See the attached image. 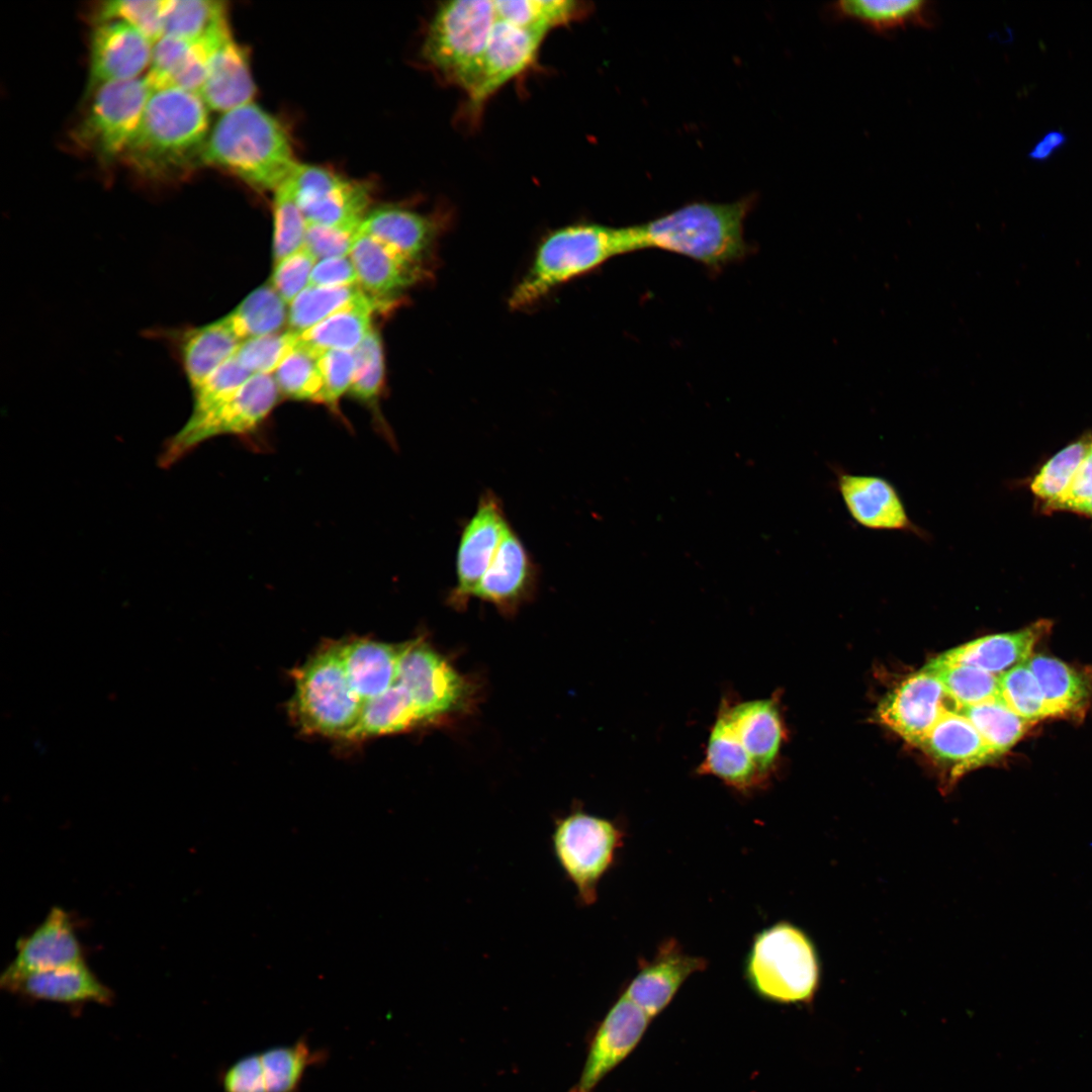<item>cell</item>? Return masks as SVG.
Wrapping results in <instances>:
<instances>
[{"instance_id": "obj_1", "label": "cell", "mask_w": 1092, "mask_h": 1092, "mask_svg": "<svg viewBox=\"0 0 1092 1092\" xmlns=\"http://www.w3.org/2000/svg\"><path fill=\"white\" fill-rule=\"evenodd\" d=\"M785 738L776 696L743 701L725 697L696 772L741 794L760 791L774 776Z\"/></svg>"}, {"instance_id": "obj_2", "label": "cell", "mask_w": 1092, "mask_h": 1092, "mask_svg": "<svg viewBox=\"0 0 1092 1092\" xmlns=\"http://www.w3.org/2000/svg\"><path fill=\"white\" fill-rule=\"evenodd\" d=\"M208 107L179 88L153 91L121 161L151 179H169L199 166L209 134Z\"/></svg>"}, {"instance_id": "obj_3", "label": "cell", "mask_w": 1092, "mask_h": 1092, "mask_svg": "<svg viewBox=\"0 0 1092 1092\" xmlns=\"http://www.w3.org/2000/svg\"><path fill=\"white\" fill-rule=\"evenodd\" d=\"M753 203L752 196L729 203L696 201L630 225L633 252H670L719 271L751 252L744 239V220Z\"/></svg>"}, {"instance_id": "obj_4", "label": "cell", "mask_w": 1092, "mask_h": 1092, "mask_svg": "<svg viewBox=\"0 0 1092 1092\" xmlns=\"http://www.w3.org/2000/svg\"><path fill=\"white\" fill-rule=\"evenodd\" d=\"M297 165L286 128L254 102L221 113L199 159V166L224 170L258 191L273 192Z\"/></svg>"}, {"instance_id": "obj_5", "label": "cell", "mask_w": 1092, "mask_h": 1092, "mask_svg": "<svg viewBox=\"0 0 1092 1092\" xmlns=\"http://www.w3.org/2000/svg\"><path fill=\"white\" fill-rule=\"evenodd\" d=\"M744 978L760 998L783 1004L808 1002L819 981V964L809 937L781 921L753 938L744 963Z\"/></svg>"}, {"instance_id": "obj_6", "label": "cell", "mask_w": 1092, "mask_h": 1092, "mask_svg": "<svg viewBox=\"0 0 1092 1092\" xmlns=\"http://www.w3.org/2000/svg\"><path fill=\"white\" fill-rule=\"evenodd\" d=\"M291 714L305 733L348 738L364 702L345 673L339 643L321 647L293 672Z\"/></svg>"}, {"instance_id": "obj_7", "label": "cell", "mask_w": 1092, "mask_h": 1092, "mask_svg": "<svg viewBox=\"0 0 1092 1092\" xmlns=\"http://www.w3.org/2000/svg\"><path fill=\"white\" fill-rule=\"evenodd\" d=\"M625 837L622 824L580 807L554 819L552 851L580 906H592L598 900L599 886L614 868Z\"/></svg>"}, {"instance_id": "obj_8", "label": "cell", "mask_w": 1092, "mask_h": 1092, "mask_svg": "<svg viewBox=\"0 0 1092 1092\" xmlns=\"http://www.w3.org/2000/svg\"><path fill=\"white\" fill-rule=\"evenodd\" d=\"M497 21L494 1L458 0L437 10L424 44L427 61L465 92Z\"/></svg>"}, {"instance_id": "obj_9", "label": "cell", "mask_w": 1092, "mask_h": 1092, "mask_svg": "<svg viewBox=\"0 0 1092 1092\" xmlns=\"http://www.w3.org/2000/svg\"><path fill=\"white\" fill-rule=\"evenodd\" d=\"M280 392L270 374H254L228 399L208 413L190 417L166 443L160 461L170 466L200 443L222 435L251 438L278 402Z\"/></svg>"}, {"instance_id": "obj_10", "label": "cell", "mask_w": 1092, "mask_h": 1092, "mask_svg": "<svg viewBox=\"0 0 1092 1092\" xmlns=\"http://www.w3.org/2000/svg\"><path fill=\"white\" fill-rule=\"evenodd\" d=\"M152 92L145 76L102 85L87 98L89 106L73 129V141L105 164L120 160Z\"/></svg>"}, {"instance_id": "obj_11", "label": "cell", "mask_w": 1092, "mask_h": 1092, "mask_svg": "<svg viewBox=\"0 0 1092 1092\" xmlns=\"http://www.w3.org/2000/svg\"><path fill=\"white\" fill-rule=\"evenodd\" d=\"M396 679L426 724L462 712L471 700L470 682L422 638L403 643Z\"/></svg>"}, {"instance_id": "obj_12", "label": "cell", "mask_w": 1092, "mask_h": 1092, "mask_svg": "<svg viewBox=\"0 0 1092 1092\" xmlns=\"http://www.w3.org/2000/svg\"><path fill=\"white\" fill-rule=\"evenodd\" d=\"M290 181L307 223L360 228L369 211L370 191L364 182L299 163Z\"/></svg>"}, {"instance_id": "obj_13", "label": "cell", "mask_w": 1092, "mask_h": 1092, "mask_svg": "<svg viewBox=\"0 0 1092 1092\" xmlns=\"http://www.w3.org/2000/svg\"><path fill=\"white\" fill-rule=\"evenodd\" d=\"M509 527L499 497L490 490L482 493L474 515L461 533L456 555V585L448 598L451 606L462 609L474 598Z\"/></svg>"}, {"instance_id": "obj_14", "label": "cell", "mask_w": 1092, "mask_h": 1092, "mask_svg": "<svg viewBox=\"0 0 1092 1092\" xmlns=\"http://www.w3.org/2000/svg\"><path fill=\"white\" fill-rule=\"evenodd\" d=\"M835 488L850 518L872 531L903 532L929 541L930 535L907 513L896 486L887 478L855 474L833 466Z\"/></svg>"}, {"instance_id": "obj_15", "label": "cell", "mask_w": 1092, "mask_h": 1092, "mask_svg": "<svg viewBox=\"0 0 1092 1092\" xmlns=\"http://www.w3.org/2000/svg\"><path fill=\"white\" fill-rule=\"evenodd\" d=\"M939 679L922 668L892 690L877 709L878 719L909 743L919 746L947 711L958 708ZM956 704V703H954Z\"/></svg>"}, {"instance_id": "obj_16", "label": "cell", "mask_w": 1092, "mask_h": 1092, "mask_svg": "<svg viewBox=\"0 0 1092 1092\" xmlns=\"http://www.w3.org/2000/svg\"><path fill=\"white\" fill-rule=\"evenodd\" d=\"M651 1019L622 993L599 1024L580 1077L568 1092H594L637 1046Z\"/></svg>"}, {"instance_id": "obj_17", "label": "cell", "mask_w": 1092, "mask_h": 1092, "mask_svg": "<svg viewBox=\"0 0 1092 1092\" xmlns=\"http://www.w3.org/2000/svg\"><path fill=\"white\" fill-rule=\"evenodd\" d=\"M153 42L121 21L94 24L89 37L88 98L102 85L136 79L148 71Z\"/></svg>"}, {"instance_id": "obj_18", "label": "cell", "mask_w": 1092, "mask_h": 1092, "mask_svg": "<svg viewBox=\"0 0 1092 1092\" xmlns=\"http://www.w3.org/2000/svg\"><path fill=\"white\" fill-rule=\"evenodd\" d=\"M707 966L705 958L690 954L675 938H666L650 960L639 959L637 973L623 994L653 1018L666 1008L689 977Z\"/></svg>"}, {"instance_id": "obj_19", "label": "cell", "mask_w": 1092, "mask_h": 1092, "mask_svg": "<svg viewBox=\"0 0 1092 1092\" xmlns=\"http://www.w3.org/2000/svg\"><path fill=\"white\" fill-rule=\"evenodd\" d=\"M81 943L71 916L54 907L43 921L18 940L16 954L0 978L3 988L26 975L83 963Z\"/></svg>"}, {"instance_id": "obj_20", "label": "cell", "mask_w": 1092, "mask_h": 1092, "mask_svg": "<svg viewBox=\"0 0 1092 1092\" xmlns=\"http://www.w3.org/2000/svg\"><path fill=\"white\" fill-rule=\"evenodd\" d=\"M545 34L497 19L481 58L475 79L466 92L478 110L502 86L534 60Z\"/></svg>"}, {"instance_id": "obj_21", "label": "cell", "mask_w": 1092, "mask_h": 1092, "mask_svg": "<svg viewBox=\"0 0 1092 1092\" xmlns=\"http://www.w3.org/2000/svg\"><path fill=\"white\" fill-rule=\"evenodd\" d=\"M349 256L361 288L388 305L399 294L429 275L424 263L415 261L382 241L360 232Z\"/></svg>"}, {"instance_id": "obj_22", "label": "cell", "mask_w": 1092, "mask_h": 1092, "mask_svg": "<svg viewBox=\"0 0 1092 1092\" xmlns=\"http://www.w3.org/2000/svg\"><path fill=\"white\" fill-rule=\"evenodd\" d=\"M538 568L524 543L510 526L474 597L513 614L531 599L538 583Z\"/></svg>"}, {"instance_id": "obj_23", "label": "cell", "mask_w": 1092, "mask_h": 1092, "mask_svg": "<svg viewBox=\"0 0 1092 1092\" xmlns=\"http://www.w3.org/2000/svg\"><path fill=\"white\" fill-rule=\"evenodd\" d=\"M1051 628L1052 622L1042 619L1016 632L986 635L944 651L927 664H965L1000 675L1025 663Z\"/></svg>"}, {"instance_id": "obj_24", "label": "cell", "mask_w": 1092, "mask_h": 1092, "mask_svg": "<svg viewBox=\"0 0 1092 1092\" xmlns=\"http://www.w3.org/2000/svg\"><path fill=\"white\" fill-rule=\"evenodd\" d=\"M157 333L171 342L192 390L234 357L242 344L225 316L203 326Z\"/></svg>"}, {"instance_id": "obj_25", "label": "cell", "mask_w": 1092, "mask_h": 1092, "mask_svg": "<svg viewBox=\"0 0 1092 1092\" xmlns=\"http://www.w3.org/2000/svg\"><path fill=\"white\" fill-rule=\"evenodd\" d=\"M3 989L30 1000L49 1001L66 1005L87 1003L110 1004L114 994L89 969L85 962L32 973L21 977Z\"/></svg>"}, {"instance_id": "obj_26", "label": "cell", "mask_w": 1092, "mask_h": 1092, "mask_svg": "<svg viewBox=\"0 0 1092 1092\" xmlns=\"http://www.w3.org/2000/svg\"><path fill=\"white\" fill-rule=\"evenodd\" d=\"M255 94L249 54L231 34L214 51L199 95L208 109L224 113L252 103Z\"/></svg>"}, {"instance_id": "obj_27", "label": "cell", "mask_w": 1092, "mask_h": 1092, "mask_svg": "<svg viewBox=\"0 0 1092 1092\" xmlns=\"http://www.w3.org/2000/svg\"><path fill=\"white\" fill-rule=\"evenodd\" d=\"M403 643L392 645L367 638L339 643L341 661L348 680L365 703L396 680Z\"/></svg>"}, {"instance_id": "obj_28", "label": "cell", "mask_w": 1092, "mask_h": 1092, "mask_svg": "<svg viewBox=\"0 0 1092 1092\" xmlns=\"http://www.w3.org/2000/svg\"><path fill=\"white\" fill-rule=\"evenodd\" d=\"M953 776L984 765L998 756L986 744L972 723L958 711H947L919 744Z\"/></svg>"}, {"instance_id": "obj_29", "label": "cell", "mask_w": 1092, "mask_h": 1092, "mask_svg": "<svg viewBox=\"0 0 1092 1092\" xmlns=\"http://www.w3.org/2000/svg\"><path fill=\"white\" fill-rule=\"evenodd\" d=\"M360 233L374 237L393 247L404 256L424 263L438 235L435 219L397 206H381L369 210Z\"/></svg>"}, {"instance_id": "obj_30", "label": "cell", "mask_w": 1092, "mask_h": 1092, "mask_svg": "<svg viewBox=\"0 0 1092 1092\" xmlns=\"http://www.w3.org/2000/svg\"><path fill=\"white\" fill-rule=\"evenodd\" d=\"M390 305L365 291L342 308L299 334V343L316 355L329 350L354 351L372 331V315Z\"/></svg>"}, {"instance_id": "obj_31", "label": "cell", "mask_w": 1092, "mask_h": 1092, "mask_svg": "<svg viewBox=\"0 0 1092 1092\" xmlns=\"http://www.w3.org/2000/svg\"><path fill=\"white\" fill-rule=\"evenodd\" d=\"M1027 666L1042 692L1051 717H1082L1092 697V676L1042 654L1032 655Z\"/></svg>"}, {"instance_id": "obj_32", "label": "cell", "mask_w": 1092, "mask_h": 1092, "mask_svg": "<svg viewBox=\"0 0 1092 1092\" xmlns=\"http://www.w3.org/2000/svg\"><path fill=\"white\" fill-rule=\"evenodd\" d=\"M426 724L407 690L396 679L383 694L364 703L361 717L348 739L397 733Z\"/></svg>"}, {"instance_id": "obj_33", "label": "cell", "mask_w": 1092, "mask_h": 1092, "mask_svg": "<svg viewBox=\"0 0 1092 1092\" xmlns=\"http://www.w3.org/2000/svg\"><path fill=\"white\" fill-rule=\"evenodd\" d=\"M839 18L857 20L877 31L911 25H931L935 19L932 3L925 0H843L831 4Z\"/></svg>"}, {"instance_id": "obj_34", "label": "cell", "mask_w": 1092, "mask_h": 1092, "mask_svg": "<svg viewBox=\"0 0 1092 1092\" xmlns=\"http://www.w3.org/2000/svg\"><path fill=\"white\" fill-rule=\"evenodd\" d=\"M238 338L244 342L281 332L288 321L286 303L272 287L265 284L248 294L224 315Z\"/></svg>"}, {"instance_id": "obj_35", "label": "cell", "mask_w": 1092, "mask_h": 1092, "mask_svg": "<svg viewBox=\"0 0 1092 1092\" xmlns=\"http://www.w3.org/2000/svg\"><path fill=\"white\" fill-rule=\"evenodd\" d=\"M231 29L225 2L215 0H168L163 35L188 40Z\"/></svg>"}, {"instance_id": "obj_36", "label": "cell", "mask_w": 1092, "mask_h": 1092, "mask_svg": "<svg viewBox=\"0 0 1092 1092\" xmlns=\"http://www.w3.org/2000/svg\"><path fill=\"white\" fill-rule=\"evenodd\" d=\"M986 744L999 757L1010 750L1033 724L1012 711L1002 698L961 708Z\"/></svg>"}, {"instance_id": "obj_37", "label": "cell", "mask_w": 1092, "mask_h": 1092, "mask_svg": "<svg viewBox=\"0 0 1092 1092\" xmlns=\"http://www.w3.org/2000/svg\"><path fill=\"white\" fill-rule=\"evenodd\" d=\"M267 1092H298L308 1067L323 1062L325 1052L312 1051L305 1037L260 1053Z\"/></svg>"}, {"instance_id": "obj_38", "label": "cell", "mask_w": 1092, "mask_h": 1092, "mask_svg": "<svg viewBox=\"0 0 1092 1092\" xmlns=\"http://www.w3.org/2000/svg\"><path fill=\"white\" fill-rule=\"evenodd\" d=\"M1091 437L1075 441L1050 458L1030 483L1032 493L1053 511L1068 492L1081 464L1088 455Z\"/></svg>"}, {"instance_id": "obj_39", "label": "cell", "mask_w": 1092, "mask_h": 1092, "mask_svg": "<svg viewBox=\"0 0 1092 1092\" xmlns=\"http://www.w3.org/2000/svg\"><path fill=\"white\" fill-rule=\"evenodd\" d=\"M497 19L546 34L582 14L584 8L570 0L494 1Z\"/></svg>"}, {"instance_id": "obj_40", "label": "cell", "mask_w": 1092, "mask_h": 1092, "mask_svg": "<svg viewBox=\"0 0 1092 1092\" xmlns=\"http://www.w3.org/2000/svg\"><path fill=\"white\" fill-rule=\"evenodd\" d=\"M318 356L299 343L284 357L274 371L280 394L296 399L323 403V378Z\"/></svg>"}, {"instance_id": "obj_41", "label": "cell", "mask_w": 1092, "mask_h": 1092, "mask_svg": "<svg viewBox=\"0 0 1092 1092\" xmlns=\"http://www.w3.org/2000/svg\"><path fill=\"white\" fill-rule=\"evenodd\" d=\"M363 292L359 284L334 287L308 285L289 304L287 321L289 330L300 334Z\"/></svg>"}, {"instance_id": "obj_42", "label": "cell", "mask_w": 1092, "mask_h": 1092, "mask_svg": "<svg viewBox=\"0 0 1092 1092\" xmlns=\"http://www.w3.org/2000/svg\"><path fill=\"white\" fill-rule=\"evenodd\" d=\"M923 668L939 679L959 710L1000 698L999 675L965 664H926Z\"/></svg>"}, {"instance_id": "obj_43", "label": "cell", "mask_w": 1092, "mask_h": 1092, "mask_svg": "<svg viewBox=\"0 0 1092 1092\" xmlns=\"http://www.w3.org/2000/svg\"><path fill=\"white\" fill-rule=\"evenodd\" d=\"M168 0H111L102 1L92 9L91 19L94 24L107 21L126 23L153 44L164 33V16Z\"/></svg>"}, {"instance_id": "obj_44", "label": "cell", "mask_w": 1092, "mask_h": 1092, "mask_svg": "<svg viewBox=\"0 0 1092 1092\" xmlns=\"http://www.w3.org/2000/svg\"><path fill=\"white\" fill-rule=\"evenodd\" d=\"M273 258L277 263L304 246L307 221L297 204L290 178L274 191Z\"/></svg>"}, {"instance_id": "obj_45", "label": "cell", "mask_w": 1092, "mask_h": 1092, "mask_svg": "<svg viewBox=\"0 0 1092 1092\" xmlns=\"http://www.w3.org/2000/svg\"><path fill=\"white\" fill-rule=\"evenodd\" d=\"M355 368L349 394L369 405L377 406L384 382V357L381 338L372 330L353 351Z\"/></svg>"}, {"instance_id": "obj_46", "label": "cell", "mask_w": 1092, "mask_h": 1092, "mask_svg": "<svg viewBox=\"0 0 1092 1092\" xmlns=\"http://www.w3.org/2000/svg\"><path fill=\"white\" fill-rule=\"evenodd\" d=\"M1000 697L1017 715L1034 723L1051 717L1034 674L1026 662L999 675Z\"/></svg>"}, {"instance_id": "obj_47", "label": "cell", "mask_w": 1092, "mask_h": 1092, "mask_svg": "<svg viewBox=\"0 0 1092 1092\" xmlns=\"http://www.w3.org/2000/svg\"><path fill=\"white\" fill-rule=\"evenodd\" d=\"M299 334L288 330L242 342L235 358L252 375L274 372L298 343Z\"/></svg>"}, {"instance_id": "obj_48", "label": "cell", "mask_w": 1092, "mask_h": 1092, "mask_svg": "<svg viewBox=\"0 0 1092 1092\" xmlns=\"http://www.w3.org/2000/svg\"><path fill=\"white\" fill-rule=\"evenodd\" d=\"M252 374L234 357L215 370L207 380L193 391V410L190 417L202 416L232 396Z\"/></svg>"}, {"instance_id": "obj_49", "label": "cell", "mask_w": 1092, "mask_h": 1092, "mask_svg": "<svg viewBox=\"0 0 1092 1092\" xmlns=\"http://www.w3.org/2000/svg\"><path fill=\"white\" fill-rule=\"evenodd\" d=\"M317 361L324 384L322 404L334 415L341 416L340 399L349 392L354 374L353 351H325Z\"/></svg>"}, {"instance_id": "obj_50", "label": "cell", "mask_w": 1092, "mask_h": 1092, "mask_svg": "<svg viewBox=\"0 0 1092 1092\" xmlns=\"http://www.w3.org/2000/svg\"><path fill=\"white\" fill-rule=\"evenodd\" d=\"M192 40L163 35L154 44L145 78L152 91L171 88L181 69Z\"/></svg>"}, {"instance_id": "obj_51", "label": "cell", "mask_w": 1092, "mask_h": 1092, "mask_svg": "<svg viewBox=\"0 0 1092 1092\" xmlns=\"http://www.w3.org/2000/svg\"><path fill=\"white\" fill-rule=\"evenodd\" d=\"M316 260L315 256L303 246L275 263L271 285L286 304H290L308 286Z\"/></svg>"}, {"instance_id": "obj_52", "label": "cell", "mask_w": 1092, "mask_h": 1092, "mask_svg": "<svg viewBox=\"0 0 1092 1092\" xmlns=\"http://www.w3.org/2000/svg\"><path fill=\"white\" fill-rule=\"evenodd\" d=\"M359 229L307 223L304 246L317 260L349 256Z\"/></svg>"}, {"instance_id": "obj_53", "label": "cell", "mask_w": 1092, "mask_h": 1092, "mask_svg": "<svg viewBox=\"0 0 1092 1092\" xmlns=\"http://www.w3.org/2000/svg\"><path fill=\"white\" fill-rule=\"evenodd\" d=\"M222 1092H267L260 1054L247 1055L220 1076Z\"/></svg>"}, {"instance_id": "obj_54", "label": "cell", "mask_w": 1092, "mask_h": 1092, "mask_svg": "<svg viewBox=\"0 0 1092 1092\" xmlns=\"http://www.w3.org/2000/svg\"><path fill=\"white\" fill-rule=\"evenodd\" d=\"M358 284V277L350 256L317 260L309 278L313 286H348Z\"/></svg>"}, {"instance_id": "obj_55", "label": "cell", "mask_w": 1092, "mask_h": 1092, "mask_svg": "<svg viewBox=\"0 0 1092 1092\" xmlns=\"http://www.w3.org/2000/svg\"><path fill=\"white\" fill-rule=\"evenodd\" d=\"M1092 499V457L1087 455L1081 464L1068 492L1053 511L1075 512Z\"/></svg>"}, {"instance_id": "obj_56", "label": "cell", "mask_w": 1092, "mask_h": 1092, "mask_svg": "<svg viewBox=\"0 0 1092 1092\" xmlns=\"http://www.w3.org/2000/svg\"><path fill=\"white\" fill-rule=\"evenodd\" d=\"M1066 143L1067 136L1063 131L1051 130L1033 146L1028 158L1036 162L1046 161Z\"/></svg>"}, {"instance_id": "obj_57", "label": "cell", "mask_w": 1092, "mask_h": 1092, "mask_svg": "<svg viewBox=\"0 0 1092 1092\" xmlns=\"http://www.w3.org/2000/svg\"><path fill=\"white\" fill-rule=\"evenodd\" d=\"M1075 513L1087 516L1092 519V499L1088 503L1080 506Z\"/></svg>"}, {"instance_id": "obj_58", "label": "cell", "mask_w": 1092, "mask_h": 1092, "mask_svg": "<svg viewBox=\"0 0 1092 1092\" xmlns=\"http://www.w3.org/2000/svg\"><path fill=\"white\" fill-rule=\"evenodd\" d=\"M1088 455H1089L1090 457H1092V437H1091V441H1090V445H1089V451H1088Z\"/></svg>"}]
</instances>
